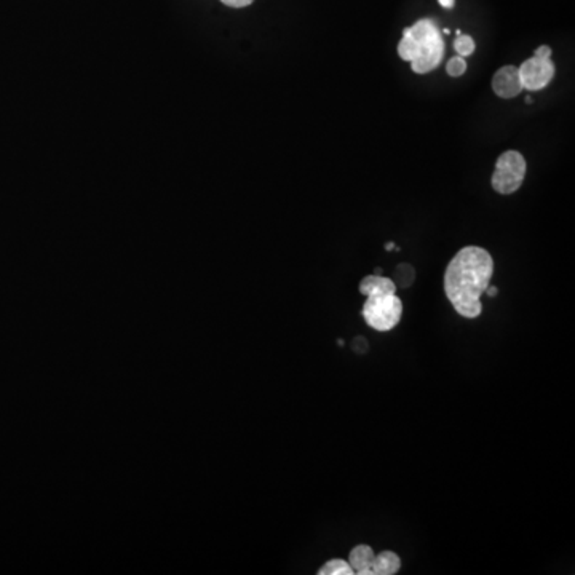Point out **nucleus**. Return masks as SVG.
Masks as SVG:
<instances>
[{"label": "nucleus", "instance_id": "obj_1", "mask_svg": "<svg viewBox=\"0 0 575 575\" xmlns=\"http://www.w3.org/2000/svg\"><path fill=\"white\" fill-rule=\"evenodd\" d=\"M492 274V256L479 246H465L452 257L445 272V292L458 315L463 319L481 315V296Z\"/></svg>", "mask_w": 575, "mask_h": 575}, {"label": "nucleus", "instance_id": "obj_2", "mask_svg": "<svg viewBox=\"0 0 575 575\" xmlns=\"http://www.w3.org/2000/svg\"><path fill=\"white\" fill-rule=\"evenodd\" d=\"M398 54L411 63L416 74L435 70L445 57V40L438 24L430 18H423L405 29L398 43Z\"/></svg>", "mask_w": 575, "mask_h": 575}, {"label": "nucleus", "instance_id": "obj_3", "mask_svg": "<svg viewBox=\"0 0 575 575\" xmlns=\"http://www.w3.org/2000/svg\"><path fill=\"white\" fill-rule=\"evenodd\" d=\"M360 292L366 296L361 315L376 331H390L401 321L403 302L396 296L395 281L382 275H367L360 281Z\"/></svg>", "mask_w": 575, "mask_h": 575}, {"label": "nucleus", "instance_id": "obj_4", "mask_svg": "<svg viewBox=\"0 0 575 575\" xmlns=\"http://www.w3.org/2000/svg\"><path fill=\"white\" fill-rule=\"evenodd\" d=\"M349 563L356 575H395L401 569V559L395 552L374 553L370 545H356L349 554Z\"/></svg>", "mask_w": 575, "mask_h": 575}, {"label": "nucleus", "instance_id": "obj_5", "mask_svg": "<svg viewBox=\"0 0 575 575\" xmlns=\"http://www.w3.org/2000/svg\"><path fill=\"white\" fill-rule=\"evenodd\" d=\"M526 160L516 150H508L498 157L491 183L496 192L502 195H510L523 185L526 176Z\"/></svg>", "mask_w": 575, "mask_h": 575}, {"label": "nucleus", "instance_id": "obj_6", "mask_svg": "<svg viewBox=\"0 0 575 575\" xmlns=\"http://www.w3.org/2000/svg\"><path fill=\"white\" fill-rule=\"evenodd\" d=\"M518 72L523 83V90L538 92V90H543L552 82L556 69H554L552 59L532 57L519 65Z\"/></svg>", "mask_w": 575, "mask_h": 575}, {"label": "nucleus", "instance_id": "obj_7", "mask_svg": "<svg viewBox=\"0 0 575 575\" xmlns=\"http://www.w3.org/2000/svg\"><path fill=\"white\" fill-rule=\"evenodd\" d=\"M492 90L498 98L510 99L523 92V83L519 79L518 68L514 65H503L494 74Z\"/></svg>", "mask_w": 575, "mask_h": 575}, {"label": "nucleus", "instance_id": "obj_8", "mask_svg": "<svg viewBox=\"0 0 575 575\" xmlns=\"http://www.w3.org/2000/svg\"><path fill=\"white\" fill-rule=\"evenodd\" d=\"M316 574H319V575H355V574H353V569L350 566V563L345 561V559H341V558L331 559V561L323 564Z\"/></svg>", "mask_w": 575, "mask_h": 575}, {"label": "nucleus", "instance_id": "obj_9", "mask_svg": "<svg viewBox=\"0 0 575 575\" xmlns=\"http://www.w3.org/2000/svg\"><path fill=\"white\" fill-rule=\"evenodd\" d=\"M454 50H456L458 57H470L475 52V40L470 35H457L456 42H454Z\"/></svg>", "mask_w": 575, "mask_h": 575}, {"label": "nucleus", "instance_id": "obj_10", "mask_svg": "<svg viewBox=\"0 0 575 575\" xmlns=\"http://www.w3.org/2000/svg\"><path fill=\"white\" fill-rule=\"evenodd\" d=\"M446 70L447 74L451 75V77H461V75L465 74L467 70V63H465V58L463 57H454L449 59V63L446 65Z\"/></svg>", "mask_w": 575, "mask_h": 575}, {"label": "nucleus", "instance_id": "obj_11", "mask_svg": "<svg viewBox=\"0 0 575 575\" xmlns=\"http://www.w3.org/2000/svg\"><path fill=\"white\" fill-rule=\"evenodd\" d=\"M227 7H232V8H243V7H248L254 2V0H221Z\"/></svg>", "mask_w": 575, "mask_h": 575}, {"label": "nucleus", "instance_id": "obj_12", "mask_svg": "<svg viewBox=\"0 0 575 575\" xmlns=\"http://www.w3.org/2000/svg\"><path fill=\"white\" fill-rule=\"evenodd\" d=\"M534 57L543 58V59H552V48L547 47V45H542V47H538L536 50V53H534Z\"/></svg>", "mask_w": 575, "mask_h": 575}, {"label": "nucleus", "instance_id": "obj_13", "mask_svg": "<svg viewBox=\"0 0 575 575\" xmlns=\"http://www.w3.org/2000/svg\"><path fill=\"white\" fill-rule=\"evenodd\" d=\"M484 292H486V294H487L489 297H496V296H497V292H498V290H497L496 286H491V285H489V286L486 288V291H484Z\"/></svg>", "mask_w": 575, "mask_h": 575}, {"label": "nucleus", "instance_id": "obj_14", "mask_svg": "<svg viewBox=\"0 0 575 575\" xmlns=\"http://www.w3.org/2000/svg\"><path fill=\"white\" fill-rule=\"evenodd\" d=\"M443 8H452L454 7V0H438Z\"/></svg>", "mask_w": 575, "mask_h": 575}, {"label": "nucleus", "instance_id": "obj_15", "mask_svg": "<svg viewBox=\"0 0 575 575\" xmlns=\"http://www.w3.org/2000/svg\"><path fill=\"white\" fill-rule=\"evenodd\" d=\"M393 246H395L393 243H387L385 248H387V251H390V250H393Z\"/></svg>", "mask_w": 575, "mask_h": 575}, {"label": "nucleus", "instance_id": "obj_16", "mask_svg": "<svg viewBox=\"0 0 575 575\" xmlns=\"http://www.w3.org/2000/svg\"><path fill=\"white\" fill-rule=\"evenodd\" d=\"M376 275H382V269H376Z\"/></svg>", "mask_w": 575, "mask_h": 575}]
</instances>
